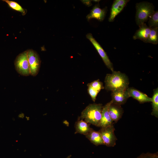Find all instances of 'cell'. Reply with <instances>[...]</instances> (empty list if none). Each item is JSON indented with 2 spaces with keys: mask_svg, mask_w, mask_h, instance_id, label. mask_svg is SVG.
I'll list each match as a JSON object with an SVG mask.
<instances>
[{
  "mask_svg": "<svg viewBox=\"0 0 158 158\" xmlns=\"http://www.w3.org/2000/svg\"><path fill=\"white\" fill-rule=\"evenodd\" d=\"M133 36V40L139 39L146 43L148 38L151 28L147 26L145 23L139 27Z\"/></svg>",
  "mask_w": 158,
  "mask_h": 158,
  "instance_id": "obj_13",
  "label": "cell"
},
{
  "mask_svg": "<svg viewBox=\"0 0 158 158\" xmlns=\"http://www.w3.org/2000/svg\"><path fill=\"white\" fill-rule=\"evenodd\" d=\"M3 1L6 2L12 8L21 12L23 15L25 14L26 13L25 10L17 2L8 0H4Z\"/></svg>",
  "mask_w": 158,
  "mask_h": 158,
  "instance_id": "obj_20",
  "label": "cell"
},
{
  "mask_svg": "<svg viewBox=\"0 0 158 158\" xmlns=\"http://www.w3.org/2000/svg\"><path fill=\"white\" fill-rule=\"evenodd\" d=\"M135 20L137 25L140 27L147 21L154 11V7L152 3L142 1L136 3Z\"/></svg>",
  "mask_w": 158,
  "mask_h": 158,
  "instance_id": "obj_3",
  "label": "cell"
},
{
  "mask_svg": "<svg viewBox=\"0 0 158 158\" xmlns=\"http://www.w3.org/2000/svg\"><path fill=\"white\" fill-rule=\"evenodd\" d=\"M115 128L113 125L101 128L99 130L104 145L108 147H114L117 138L114 134Z\"/></svg>",
  "mask_w": 158,
  "mask_h": 158,
  "instance_id": "obj_5",
  "label": "cell"
},
{
  "mask_svg": "<svg viewBox=\"0 0 158 158\" xmlns=\"http://www.w3.org/2000/svg\"><path fill=\"white\" fill-rule=\"evenodd\" d=\"M109 111L111 119L115 123L117 122L121 118L123 112L121 105L112 102L109 106Z\"/></svg>",
  "mask_w": 158,
  "mask_h": 158,
  "instance_id": "obj_14",
  "label": "cell"
},
{
  "mask_svg": "<svg viewBox=\"0 0 158 158\" xmlns=\"http://www.w3.org/2000/svg\"><path fill=\"white\" fill-rule=\"evenodd\" d=\"M137 158H158V152L150 153L149 152L146 153H142L138 156Z\"/></svg>",
  "mask_w": 158,
  "mask_h": 158,
  "instance_id": "obj_23",
  "label": "cell"
},
{
  "mask_svg": "<svg viewBox=\"0 0 158 158\" xmlns=\"http://www.w3.org/2000/svg\"><path fill=\"white\" fill-rule=\"evenodd\" d=\"M111 96L112 102L120 105L124 104L130 97L127 89L112 91Z\"/></svg>",
  "mask_w": 158,
  "mask_h": 158,
  "instance_id": "obj_9",
  "label": "cell"
},
{
  "mask_svg": "<svg viewBox=\"0 0 158 158\" xmlns=\"http://www.w3.org/2000/svg\"><path fill=\"white\" fill-rule=\"evenodd\" d=\"M152 115L156 118L158 117V88H157L153 90V94L152 98Z\"/></svg>",
  "mask_w": 158,
  "mask_h": 158,
  "instance_id": "obj_17",
  "label": "cell"
},
{
  "mask_svg": "<svg viewBox=\"0 0 158 158\" xmlns=\"http://www.w3.org/2000/svg\"><path fill=\"white\" fill-rule=\"evenodd\" d=\"M127 89L130 97L135 99L140 103L151 102L152 98L139 90L133 87H128Z\"/></svg>",
  "mask_w": 158,
  "mask_h": 158,
  "instance_id": "obj_12",
  "label": "cell"
},
{
  "mask_svg": "<svg viewBox=\"0 0 158 158\" xmlns=\"http://www.w3.org/2000/svg\"><path fill=\"white\" fill-rule=\"evenodd\" d=\"M128 0H115L112 5L108 20L109 22H113L116 17L123 10Z\"/></svg>",
  "mask_w": 158,
  "mask_h": 158,
  "instance_id": "obj_10",
  "label": "cell"
},
{
  "mask_svg": "<svg viewBox=\"0 0 158 158\" xmlns=\"http://www.w3.org/2000/svg\"><path fill=\"white\" fill-rule=\"evenodd\" d=\"M104 82L105 89L111 91L128 88L129 81L126 75L120 71L112 72L111 74H107Z\"/></svg>",
  "mask_w": 158,
  "mask_h": 158,
  "instance_id": "obj_1",
  "label": "cell"
},
{
  "mask_svg": "<svg viewBox=\"0 0 158 158\" xmlns=\"http://www.w3.org/2000/svg\"><path fill=\"white\" fill-rule=\"evenodd\" d=\"M27 52L30 75L35 76L38 74L40 68V57L37 53L32 49L28 50Z\"/></svg>",
  "mask_w": 158,
  "mask_h": 158,
  "instance_id": "obj_6",
  "label": "cell"
},
{
  "mask_svg": "<svg viewBox=\"0 0 158 158\" xmlns=\"http://www.w3.org/2000/svg\"><path fill=\"white\" fill-rule=\"evenodd\" d=\"M82 2L87 6H90L92 5L91 0H82Z\"/></svg>",
  "mask_w": 158,
  "mask_h": 158,
  "instance_id": "obj_24",
  "label": "cell"
},
{
  "mask_svg": "<svg viewBox=\"0 0 158 158\" xmlns=\"http://www.w3.org/2000/svg\"><path fill=\"white\" fill-rule=\"evenodd\" d=\"M88 92L89 94L91 97L93 101L95 102L96 98V97L99 92L94 89L90 85L87 84Z\"/></svg>",
  "mask_w": 158,
  "mask_h": 158,
  "instance_id": "obj_22",
  "label": "cell"
},
{
  "mask_svg": "<svg viewBox=\"0 0 158 158\" xmlns=\"http://www.w3.org/2000/svg\"><path fill=\"white\" fill-rule=\"evenodd\" d=\"M148 27L151 28L158 27V11H155L148 18Z\"/></svg>",
  "mask_w": 158,
  "mask_h": 158,
  "instance_id": "obj_19",
  "label": "cell"
},
{
  "mask_svg": "<svg viewBox=\"0 0 158 158\" xmlns=\"http://www.w3.org/2000/svg\"><path fill=\"white\" fill-rule=\"evenodd\" d=\"M90 124L78 117L75 124V133H80L87 135L92 129L90 126Z\"/></svg>",
  "mask_w": 158,
  "mask_h": 158,
  "instance_id": "obj_15",
  "label": "cell"
},
{
  "mask_svg": "<svg viewBox=\"0 0 158 158\" xmlns=\"http://www.w3.org/2000/svg\"><path fill=\"white\" fill-rule=\"evenodd\" d=\"M93 1L96 2H99L100 1V0H93Z\"/></svg>",
  "mask_w": 158,
  "mask_h": 158,
  "instance_id": "obj_25",
  "label": "cell"
},
{
  "mask_svg": "<svg viewBox=\"0 0 158 158\" xmlns=\"http://www.w3.org/2000/svg\"><path fill=\"white\" fill-rule=\"evenodd\" d=\"M86 37L95 47L107 68L112 72L114 71L113 63L111 61L106 52L101 45L93 37L92 34L91 33H88L86 35Z\"/></svg>",
  "mask_w": 158,
  "mask_h": 158,
  "instance_id": "obj_7",
  "label": "cell"
},
{
  "mask_svg": "<svg viewBox=\"0 0 158 158\" xmlns=\"http://www.w3.org/2000/svg\"><path fill=\"white\" fill-rule=\"evenodd\" d=\"M85 136L91 143L96 146L104 145L101 134L99 131H96L92 129Z\"/></svg>",
  "mask_w": 158,
  "mask_h": 158,
  "instance_id": "obj_16",
  "label": "cell"
},
{
  "mask_svg": "<svg viewBox=\"0 0 158 158\" xmlns=\"http://www.w3.org/2000/svg\"><path fill=\"white\" fill-rule=\"evenodd\" d=\"M112 102L111 101L103 106L101 119L99 127L101 128L113 125L114 122L110 116L109 111V106Z\"/></svg>",
  "mask_w": 158,
  "mask_h": 158,
  "instance_id": "obj_11",
  "label": "cell"
},
{
  "mask_svg": "<svg viewBox=\"0 0 158 158\" xmlns=\"http://www.w3.org/2000/svg\"><path fill=\"white\" fill-rule=\"evenodd\" d=\"M107 11V8L105 7L101 8L99 3L96 4L90 10V13L86 16L88 21L93 18L102 21L104 19Z\"/></svg>",
  "mask_w": 158,
  "mask_h": 158,
  "instance_id": "obj_8",
  "label": "cell"
},
{
  "mask_svg": "<svg viewBox=\"0 0 158 158\" xmlns=\"http://www.w3.org/2000/svg\"><path fill=\"white\" fill-rule=\"evenodd\" d=\"M147 43L154 44L158 43V27L151 29L150 33Z\"/></svg>",
  "mask_w": 158,
  "mask_h": 158,
  "instance_id": "obj_18",
  "label": "cell"
},
{
  "mask_svg": "<svg viewBox=\"0 0 158 158\" xmlns=\"http://www.w3.org/2000/svg\"><path fill=\"white\" fill-rule=\"evenodd\" d=\"M14 65L16 70L20 75L24 76L30 75L27 50L17 56L14 62Z\"/></svg>",
  "mask_w": 158,
  "mask_h": 158,
  "instance_id": "obj_4",
  "label": "cell"
},
{
  "mask_svg": "<svg viewBox=\"0 0 158 158\" xmlns=\"http://www.w3.org/2000/svg\"><path fill=\"white\" fill-rule=\"evenodd\" d=\"M88 84L99 92L101 89L104 88L102 83L99 80H95Z\"/></svg>",
  "mask_w": 158,
  "mask_h": 158,
  "instance_id": "obj_21",
  "label": "cell"
},
{
  "mask_svg": "<svg viewBox=\"0 0 158 158\" xmlns=\"http://www.w3.org/2000/svg\"><path fill=\"white\" fill-rule=\"evenodd\" d=\"M102 107V104H90L82 111L79 117L88 123L99 127Z\"/></svg>",
  "mask_w": 158,
  "mask_h": 158,
  "instance_id": "obj_2",
  "label": "cell"
}]
</instances>
